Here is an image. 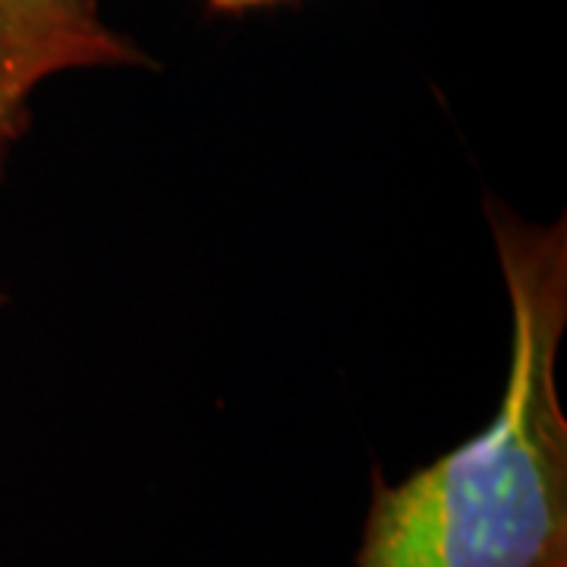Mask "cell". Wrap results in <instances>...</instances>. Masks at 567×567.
Returning <instances> with one entry per match:
<instances>
[{"label":"cell","mask_w":567,"mask_h":567,"mask_svg":"<svg viewBox=\"0 0 567 567\" xmlns=\"http://www.w3.org/2000/svg\"><path fill=\"white\" fill-rule=\"evenodd\" d=\"M511 309V360L483 432L391 483L369 480L353 567H567V221L486 196Z\"/></svg>","instance_id":"1"},{"label":"cell","mask_w":567,"mask_h":567,"mask_svg":"<svg viewBox=\"0 0 567 567\" xmlns=\"http://www.w3.org/2000/svg\"><path fill=\"white\" fill-rule=\"evenodd\" d=\"M148 54L104 20L102 0H0V95L29 107L48 80L136 70Z\"/></svg>","instance_id":"2"},{"label":"cell","mask_w":567,"mask_h":567,"mask_svg":"<svg viewBox=\"0 0 567 567\" xmlns=\"http://www.w3.org/2000/svg\"><path fill=\"white\" fill-rule=\"evenodd\" d=\"M25 126H29V107L7 102L0 95V174H3V167L10 162L13 145L25 136Z\"/></svg>","instance_id":"3"},{"label":"cell","mask_w":567,"mask_h":567,"mask_svg":"<svg viewBox=\"0 0 567 567\" xmlns=\"http://www.w3.org/2000/svg\"><path fill=\"white\" fill-rule=\"evenodd\" d=\"M287 0H205V7L212 13H224V17H240L249 10H265V7H278Z\"/></svg>","instance_id":"4"},{"label":"cell","mask_w":567,"mask_h":567,"mask_svg":"<svg viewBox=\"0 0 567 567\" xmlns=\"http://www.w3.org/2000/svg\"><path fill=\"white\" fill-rule=\"evenodd\" d=\"M0 567H3V561H0Z\"/></svg>","instance_id":"5"}]
</instances>
